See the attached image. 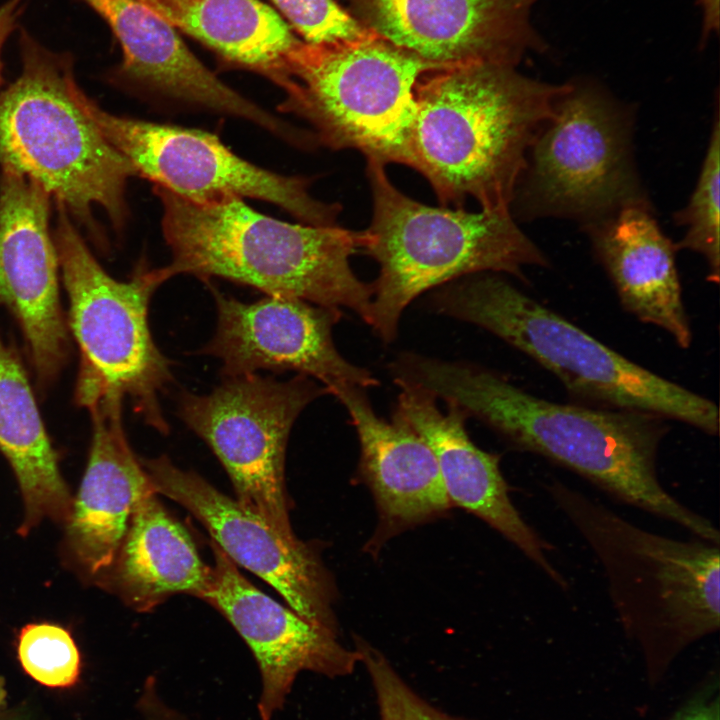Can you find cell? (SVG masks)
<instances>
[{"instance_id": "obj_1", "label": "cell", "mask_w": 720, "mask_h": 720, "mask_svg": "<svg viewBox=\"0 0 720 720\" xmlns=\"http://www.w3.org/2000/svg\"><path fill=\"white\" fill-rule=\"evenodd\" d=\"M402 375L445 402L456 404L517 448L569 469L620 502L720 545L718 529L661 484L657 456L663 418L613 408L549 401L498 373L463 362L412 353Z\"/></svg>"}, {"instance_id": "obj_2", "label": "cell", "mask_w": 720, "mask_h": 720, "mask_svg": "<svg viewBox=\"0 0 720 720\" xmlns=\"http://www.w3.org/2000/svg\"><path fill=\"white\" fill-rule=\"evenodd\" d=\"M570 86L491 63L431 71L419 79L407 121L376 160L417 170L443 206L463 208L472 198L481 209H511L528 153Z\"/></svg>"}, {"instance_id": "obj_3", "label": "cell", "mask_w": 720, "mask_h": 720, "mask_svg": "<svg viewBox=\"0 0 720 720\" xmlns=\"http://www.w3.org/2000/svg\"><path fill=\"white\" fill-rule=\"evenodd\" d=\"M154 192L172 256L169 265L158 268L163 281L178 274L207 282L224 278L267 296L345 307L369 324L371 284L350 265L362 247L363 231L291 224L253 210L237 196L196 203L157 185Z\"/></svg>"}, {"instance_id": "obj_4", "label": "cell", "mask_w": 720, "mask_h": 720, "mask_svg": "<svg viewBox=\"0 0 720 720\" xmlns=\"http://www.w3.org/2000/svg\"><path fill=\"white\" fill-rule=\"evenodd\" d=\"M545 489L598 558L623 631L657 685L686 648L720 627L719 545L643 529L558 480Z\"/></svg>"}, {"instance_id": "obj_5", "label": "cell", "mask_w": 720, "mask_h": 720, "mask_svg": "<svg viewBox=\"0 0 720 720\" xmlns=\"http://www.w3.org/2000/svg\"><path fill=\"white\" fill-rule=\"evenodd\" d=\"M366 171L373 216L361 249L379 265L368 325L384 342L396 338L405 308L430 289L487 272L524 279L525 267L549 264L511 209L429 206L398 190L384 163L367 158Z\"/></svg>"}, {"instance_id": "obj_6", "label": "cell", "mask_w": 720, "mask_h": 720, "mask_svg": "<svg viewBox=\"0 0 720 720\" xmlns=\"http://www.w3.org/2000/svg\"><path fill=\"white\" fill-rule=\"evenodd\" d=\"M464 278L432 294L429 304L435 312L494 334L574 396L718 434V407L710 399L634 363L499 276Z\"/></svg>"}, {"instance_id": "obj_7", "label": "cell", "mask_w": 720, "mask_h": 720, "mask_svg": "<svg viewBox=\"0 0 720 720\" xmlns=\"http://www.w3.org/2000/svg\"><path fill=\"white\" fill-rule=\"evenodd\" d=\"M23 69L0 92V165L37 183L85 222L101 206L114 226L126 218L132 164L100 133L76 99L69 55L20 37Z\"/></svg>"}, {"instance_id": "obj_8", "label": "cell", "mask_w": 720, "mask_h": 720, "mask_svg": "<svg viewBox=\"0 0 720 720\" xmlns=\"http://www.w3.org/2000/svg\"><path fill=\"white\" fill-rule=\"evenodd\" d=\"M55 245L82 354L77 393L128 395L144 422L167 434L159 394L173 374L148 325L150 298L163 283L158 269L141 265L129 281L114 279L60 205Z\"/></svg>"}, {"instance_id": "obj_9", "label": "cell", "mask_w": 720, "mask_h": 720, "mask_svg": "<svg viewBox=\"0 0 720 720\" xmlns=\"http://www.w3.org/2000/svg\"><path fill=\"white\" fill-rule=\"evenodd\" d=\"M282 112L313 128L316 142L378 158L407 121L419 79L444 69L378 36L347 42H299L285 59Z\"/></svg>"}, {"instance_id": "obj_10", "label": "cell", "mask_w": 720, "mask_h": 720, "mask_svg": "<svg viewBox=\"0 0 720 720\" xmlns=\"http://www.w3.org/2000/svg\"><path fill=\"white\" fill-rule=\"evenodd\" d=\"M570 83L530 149L514 199L527 217L566 216L588 225L645 198L628 114L597 83Z\"/></svg>"}, {"instance_id": "obj_11", "label": "cell", "mask_w": 720, "mask_h": 720, "mask_svg": "<svg viewBox=\"0 0 720 720\" xmlns=\"http://www.w3.org/2000/svg\"><path fill=\"white\" fill-rule=\"evenodd\" d=\"M324 394L326 388L305 375L280 382L255 373L225 378L209 394L183 391L178 399V416L217 456L236 500L290 543L300 540L285 489L288 438L302 410Z\"/></svg>"}, {"instance_id": "obj_12", "label": "cell", "mask_w": 720, "mask_h": 720, "mask_svg": "<svg viewBox=\"0 0 720 720\" xmlns=\"http://www.w3.org/2000/svg\"><path fill=\"white\" fill-rule=\"evenodd\" d=\"M76 99L105 139L141 175L196 203L229 196L264 200L304 224L333 226L341 207L309 192V180L285 176L238 157L216 135L110 114L79 88Z\"/></svg>"}, {"instance_id": "obj_13", "label": "cell", "mask_w": 720, "mask_h": 720, "mask_svg": "<svg viewBox=\"0 0 720 720\" xmlns=\"http://www.w3.org/2000/svg\"><path fill=\"white\" fill-rule=\"evenodd\" d=\"M141 463L154 491L186 508L236 565L267 582L309 623L338 636L333 586L310 545L284 540L257 513L167 456Z\"/></svg>"}, {"instance_id": "obj_14", "label": "cell", "mask_w": 720, "mask_h": 720, "mask_svg": "<svg viewBox=\"0 0 720 720\" xmlns=\"http://www.w3.org/2000/svg\"><path fill=\"white\" fill-rule=\"evenodd\" d=\"M210 288L217 324L201 354L220 360L224 378L259 370L296 371L321 382L328 394L344 385L367 389L379 384L337 350L332 330L341 309L280 296L245 303Z\"/></svg>"}, {"instance_id": "obj_15", "label": "cell", "mask_w": 720, "mask_h": 720, "mask_svg": "<svg viewBox=\"0 0 720 720\" xmlns=\"http://www.w3.org/2000/svg\"><path fill=\"white\" fill-rule=\"evenodd\" d=\"M381 39L431 64L516 67L548 44L532 22L541 0H350Z\"/></svg>"}, {"instance_id": "obj_16", "label": "cell", "mask_w": 720, "mask_h": 720, "mask_svg": "<svg viewBox=\"0 0 720 720\" xmlns=\"http://www.w3.org/2000/svg\"><path fill=\"white\" fill-rule=\"evenodd\" d=\"M211 547L212 579L201 599L225 616L253 653L261 677V720H271L282 709L301 672L329 678L354 672L359 663L355 649L264 594L213 541Z\"/></svg>"}, {"instance_id": "obj_17", "label": "cell", "mask_w": 720, "mask_h": 720, "mask_svg": "<svg viewBox=\"0 0 720 720\" xmlns=\"http://www.w3.org/2000/svg\"><path fill=\"white\" fill-rule=\"evenodd\" d=\"M50 196L34 181L2 170L0 300L17 318L38 376L62 367L68 337L59 301V258L49 233Z\"/></svg>"}, {"instance_id": "obj_18", "label": "cell", "mask_w": 720, "mask_h": 720, "mask_svg": "<svg viewBox=\"0 0 720 720\" xmlns=\"http://www.w3.org/2000/svg\"><path fill=\"white\" fill-rule=\"evenodd\" d=\"M395 383L399 394L393 418L407 424L429 446L451 505L486 522L556 585L567 589V581L547 555L551 545L525 521L511 500L499 456L480 449L470 439L467 413L450 402H445L447 409L442 411L438 398L427 389L403 381Z\"/></svg>"}, {"instance_id": "obj_19", "label": "cell", "mask_w": 720, "mask_h": 720, "mask_svg": "<svg viewBox=\"0 0 720 720\" xmlns=\"http://www.w3.org/2000/svg\"><path fill=\"white\" fill-rule=\"evenodd\" d=\"M111 27L123 61L118 75L172 99L243 118L294 144L304 131L290 126L218 79L185 46L169 23L138 0H84Z\"/></svg>"}, {"instance_id": "obj_20", "label": "cell", "mask_w": 720, "mask_h": 720, "mask_svg": "<svg viewBox=\"0 0 720 720\" xmlns=\"http://www.w3.org/2000/svg\"><path fill=\"white\" fill-rule=\"evenodd\" d=\"M330 394L346 408L358 436V474L373 495L379 518L374 548L450 510L436 458L412 428L377 415L365 388L344 385Z\"/></svg>"}, {"instance_id": "obj_21", "label": "cell", "mask_w": 720, "mask_h": 720, "mask_svg": "<svg viewBox=\"0 0 720 720\" xmlns=\"http://www.w3.org/2000/svg\"><path fill=\"white\" fill-rule=\"evenodd\" d=\"M122 400L105 393L85 405L92 415L93 439L66 523L70 547L91 574L111 567L138 503L155 492L126 439Z\"/></svg>"}, {"instance_id": "obj_22", "label": "cell", "mask_w": 720, "mask_h": 720, "mask_svg": "<svg viewBox=\"0 0 720 720\" xmlns=\"http://www.w3.org/2000/svg\"><path fill=\"white\" fill-rule=\"evenodd\" d=\"M586 229L624 309L665 330L681 348H688L692 330L675 262L676 248L661 231L647 201L626 205Z\"/></svg>"}, {"instance_id": "obj_23", "label": "cell", "mask_w": 720, "mask_h": 720, "mask_svg": "<svg viewBox=\"0 0 720 720\" xmlns=\"http://www.w3.org/2000/svg\"><path fill=\"white\" fill-rule=\"evenodd\" d=\"M157 495L152 492L138 503L111 565L117 591L141 612L177 593L201 598L212 579V567Z\"/></svg>"}, {"instance_id": "obj_24", "label": "cell", "mask_w": 720, "mask_h": 720, "mask_svg": "<svg viewBox=\"0 0 720 720\" xmlns=\"http://www.w3.org/2000/svg\"><path fill=\"white\" fill-rule=\"evenodd\" d=\"M0 452L17 478L23 501L22 535L44 518L67 522L73 499L58 467L27 375L0 338Z\"/></svg>"}, {"instance_id": "obj_25", "label": "cell", "mask_w": 720, "mask_h": 720, "mask_svg": "<svg viewBox=\"0 0 720 720\" xmlns=\"http://www.w3.org/2000/svg\"><path fill=\"white\" fill-rule=\"evenodd\" d=\"M160 18L195 37L226 63L256 71L282 89L285 59L300 41L260 0H138Z\"/></svg>"}, {"instance_id": "obj_26", "label": "cell", "mask_w": 720, "mask_h": 720, "mask_svg": "<svg viewBox=\"0 0 720 720\" xmlns=\"http://www.w3.org/2000/svg\"><path fill=\"white\" fill-rule=\"evenodd\" d=\"M719 172L720 123L716 113L706 155L688 204L675 214L677 223L686 228L674 244L702 255L708 265V280L719 282Z\"/></svg>"}, {"instance_id": "obj_27", "label": "cell", "mask_w": 720, "mask_h": 720, "mask_svg": "<svg viewBox=\"0 0 720 720\" xmlns=\"http://www.w3.org/2000/svg\"><path fill=\"white\" fill-rule=\"evenodd\" d=\"M18 659L23 670L50 688H67L79 679L81 658L71 634L61 626L32 623L18 636Z\"/></svg>"}, {"instance_id": "obj_28", "label": "cell", "mask_w": 720, "mask_h": 720, "mask_svg": "<svg viewBox=\"0 0 720 720\" xmlns=\"http://www.w3.org/2000/svg\"><path fill=\"white\" fill-rule=\"evenodd\" d=\"M359 663L365 667L377 701L380 720H470L448 714L415 692L381 651L354 636Z\"/></svg>"}, {"instance_id": "obj_29", "label": "cell", "mask_w": 720, "mask_h": 720, "mask_svg": "<svg viewBox=\"0 0 720 720\" xmlns=\"http://www.w3.org/2000/svg\"><path fill=\"white\" fill-rule=\"evenodd\" d=\"M294 28L312 44L347 42L377 36L335 0H272Z\"/></svg>"}, {"instance_id": "obj_30", "label": "cell", "mask_w": 720, "mask_h": 720, "mask_svg": "<svg viewBox=\"0 0 720 720\" xmlns=\"http://www.w3.org/2000/svg\"><path fill=\"white\" fill-rule=\"evenodd\" d=\"M668 720H720L719 673H709Z\"/></svg>"}, {"instance_id": "obj_31", "label": "cell", "mask_w": 720, "mask_h": 720, "mask_svg": "<svg viewBox=\"0 0 720 720\" xmlns=\"http://www.w3.org/2000/svg\"><path fill=\"white\" fill-rule=\"evenodd\" d=\"M138 709L143 720H189L163 699L155 676L145 680L138 700Z\"/></svg>"}, {"instance_id": "obj_32", "label": "cell", "mask_w": 720, "mask_h": 720, "mask_svg": "<svg viewBox=\"0 0 720 720\" xmlns=\"http://www.w3.org/2000/svg\"><path fill=\"white\" fill-rule=\"evenodd\" d=\"M701 11L699 46L704 48L709 39L717 35L720 27V0H695Z\"/></svg>"}, {"instance_id": "obj_33", "label": "cell", "mask_w": 720, "mask_h": 720, "mask_svg": "<svg viewBox=\"0 0 720 720\" xmlns=\"http://www.w3.org/2000/svg\"><path fill=\"white\" fill-rule=\"evenodd\" d=\"M21 3L22 0H9L0 6V87L3 84L1 51L5 40L16 27Z\"/></svg>"}, {"instance_id": "obj_34", "label": "cell", "mask_w": 720, "mask_h": 720, "mask_svg": "<svg viewBox=\"0 0 720 720\" xmlns=\"http://www.w3.org/2000/svg\"><path fill=\"white\" fill-rule=\"evenodd\" d=\"M5 689H4V681L0 678V705L2 704L4 698H5Z\"/></svg>"}]
</instances>
